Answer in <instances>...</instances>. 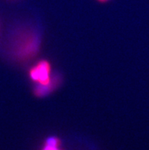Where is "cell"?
Segmentation results:
<instances>
[{
  "label": "cell",
  "instance_id": "6da1fadb",
  "mask_svg": "<svg viewBox=\"0 0 149 150\" xmlns=\"http://www.w3.org/2000/svg\"><path fill=\"white\" fill-rule=\"evenodd\" d=\"M40 46V38L37 31L24 29L15 37L13 45L14 57L20 61H27L37 55Z\"/></svg>",
  "mask_w": 149,
  "mask_h": 150
},
{
  "label": "cell",
  "instance_id": "7a4b0ae2",
  "mask_svg": "<svg viewBox=\"0 0 149 150\" xmlns=\"http://www.w3.org/2000/svg\"><path fill=\"white\" fill-rule=\"evenodd\" d=\"M30 79L40 85L49 83L51 79V65L47 60L42 59L30 69Z\"/></svg>",
  "mask_w": 149,
  "mask_h": 150
},
{
  "label": "cell",
  "instance_id": "3957f363",
  "mask_svg": "<svg viewBox=\"0 0 149 150\" xmlns=\"http://www.w3.org/2000/svg\"><path fill=\"white\" fill-rule=\"evenodd\" d=\"M61 82H62V78L60 75L58 73H53L52 74L49 83L46 85L37 84L36 86H34V90H33L34 95L37 98H44L47 96L56 89L60 85Z\"/></svg>",
  "mask_w": 149,
  "mask_h": 150
},
{
  "label": "cell",
  "instance_id": "277c9868",
  "mask_svg": "<svg viewBox=\"0 0 149 150\" xmlns=\"http://www.w3.org/2000/svg\"><path fill=\"white\" fill-rule=\"evenodd\" d=\"M59 144V140L56 137H49L46 140V145L49 146L57 147Z\"/></svg>",
  "mask_w": 149,
  "mask_h": 150
},
{
  "label": "cell",
  "instance_id": "5b68a950",
  "mask_svg": "<svg viewBox=\"0 0 149 150\" xmlns=\"http://www.w3.org/2000/svg\"><path fill=\"white\" fill-rule=\"evenodd\" d=\"M97 1L100 2H107V1H109V0H97Z\"/></svg>",
  "mask_w": 149,
  "mask_h": 150
}]
</instances>
